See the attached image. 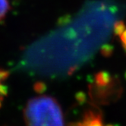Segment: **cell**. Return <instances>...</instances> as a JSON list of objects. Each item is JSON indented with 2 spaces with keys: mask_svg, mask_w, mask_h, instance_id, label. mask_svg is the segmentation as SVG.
I'll list each match as a JSON object with an SVG mask.
<instances>
[{
  "mask_svg": "<svg viewBox=\"0 0 126 126\" xmlns=\"http://www.w3.org/2000/svg\"><path fill=\"white\" fill-rule=\"evenodd\" d=\"M24 119L27 126H64L59 105L47 96L31 99L24 109Z\"/></svg>",
  "mask_w": 126,
  "mask_h": 126,
  "instance_id": "obj_1",
  "label": "cell"
},
{
  "mask_svg": "<svg viewBox=\"0 0 126 126\" xmlns=\"http://www.w3.org/2000/svg\"><path fill=\"white\" fill-rule=\"evenodd\" d=\"M8 77V72L7 71L0 68V107L7 94L6 80Z\"/></svg>",
  "mask_w": 126,
  "mask_h": 126,
  "instance_id": "obj_2",
  "label": "cell"
},
{
  "mask_svg": "<svg viewBox=\"0 0 126 126\" xmlns=\"http://www.w3.org/2000/svg\"><path fill=\"white\" fill-rule=\"evenodd\" d=\"M9 2L8 0H0V21L5 18L8 10H9Z\"/></svg>",
  "mask_w": 126,
  "mask_h": 126,
  "instance_id": "obj_3",
  "label": "cell"
},
{
  "mask_svg": "<svg viewBox=\"0 0 126 126\" xmlns=\"http://www.w3.org/2000/svg\"><path fill=\"white\" fill-rule=\"evenodd\" d=\"M126 27L124 24V22L122 21H118L115 23L114 25V32L115 33V35L120 36L122 32L125 30Z\"/></svg>",
  "mask_w": 126,
  "mask_h": 126,
  "instance_id": "obj_4",
  "label": "cell"
},
{
  "mask_svg": "<svg viewBox=\"0 0 126 126\" xmlns=\"http://www.w3.org/2000/svg\"><path fill=\"white\" fill-rule=\"evenodd\" d=\"M119 37H120V40H121V43H122V47L126 51V28Z\"/></svg>",
  "mask_w": 126,
  "mask_h": 126,
  "instance_id": "obj_5",
  "label": "cell"
}]
</instances>
